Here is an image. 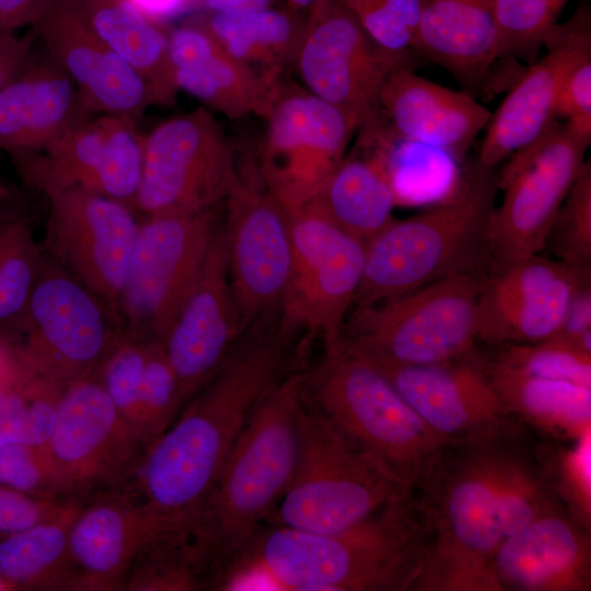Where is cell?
I'll return each mask as SVG.
<instances>
[{
    "label": "cell",
    "mask_w": 591,
    "mask_h": 591,
    "mask_svg": "<svg viewBox=\"0 0 591 591\" xmlns=\"http://www.w3.org/2000/svg\"><path fill=\"white\" fill-rule=\"evenodd\" d=\"M591 139L554 119L532 143L495 173L503 192L490 223L491 263L538 254L557 212L584 164Z\"/></svg>",
    "instance_id": "obj_15"
},
{
    "label": "cell",
    "mask_w": 591,
    "mask_h": 591,
    "mask_svg": "<svg viewBox=\"0 0 591 591\" xmlns=\"http://www.w3.org/2000/svg\"><path fill=\"white\" fill-rule=\"evenodd\" d=\"M489 380L509 415L538 437L575 440L591 433V386L528 375L484 356Z\"/></svg>",
    "instance_id": "obj_31"
},
{
    "label": "cell",
    "mask_w": 591,
    "mask_h": 591,
    "mask_svg": "<svg viewBox=\"0 0 591 591\" xmlns=\"http://www.w3.org/2000/svg\"><path fill=\"white\" fill-rule=\"evenodd\" d=\"M306 15L287 8L206 12L200 19L236 60L277 88L292 66Z\"/></svg>",
    "instance_id": "obj_34"
},
{
    "label": "cell",
    "mask_w": 591,
    "mask_h": 591,
    "mask_svg": "<svg viewBox=\"0 0 591 591\" xmlns=\"http://www.w3.org/2000/svg\"><path fill=\"white\" fill-rule=\"evenodd\" d=\"M32 30L94 113L138 120L155 105L148 83L95 33L79 0H53Z\"/></svg>",
    "instance_id": "obj_23"
},
{
    "label": "cell",
    "mask_w": 591,
    "mask_h": 591,
    "mask_svg": "<svg viewBox=\"0 0 591 591\" xmlns=\"http://www.w3.org/2000/svg\"><path fill=\"white\" fill-rule=\"evenodd\" d=\"M169 50L178 90L229 119L263 116L277 88L232 57L200 16L169 32Z\"/></svg>",
    "instance_id": "obj_29"
},
{
    "label": "cell",
    "mask_w": 591,
    "mask_h": 591,
    "mask_svg": "<svg viewBox=\"0 0 591 591\" xmlns=\"http://www.w3.org/2000/svg\"><path fill=\"white\" fill-rule=\"evenodd\" d=\"M149 340L123 329L95 375L118 413L139 434L140 394Z\"/></svg>",
    "instance_id": "obj_45"
},
{
    "label": "cell",
    "mask_w": 591,
    "mask_h": 591,
    "mask_svg": "<svg viewBox=\"0 0 591 591\" xmlns=\"http://www.w3.org/2000/svg\"><path fill=\"white\" fill-rule=\"evenodd\" d=\"M225 204L229 278L241 334L280 311L291 269V235L286 208L259 172H240Z\"/></svg>",
    "instance_id": "obj_17"
},
{
    "label": "cell",
    "mask_w": 591,
    "mask_h": 591,
    "mask_svg": "<svg viewBox=\"0 0 591 591\" xmlns=\"http://www.w3.org/2000/svg\"><path fill=\"white\" fill-rule=\"evenodd\" d=\"M568 0H493L501 57H532Z\"/></svg>",
    "instance_id": "obj_44"
},
{
    "label": "cell",
    "mask_w": 591,
    "mask_h": 591,
    "mask_svg": "<svg viewBox=\"0 0 591 591\" xmlns=\"http://www.w3.org/2000/svg\"><path fill=\"white\" fill-rule=\"evenodd\" d=\"M591 269L538 254L490 265L478 296V341L498 347L554 336Z\"/></svg>",
    "instance_id": "obj_20"
},
{
    "label": "cell",
    "mask_w": 591,
    "mask_h": 591,
    "mask_svg": "<svg viewBox=\"0 0 591 591\" xmlns=\"http://www.w3.org/2000/svg\"><path fill=\"white\" fill-rule=\"evenodd\" d=\"M545 247L556 259L591 269V164L584 162L548 232Z\"/></svg>",
    "instance_id": "obj_43"
},
{
    "label": "cell",
    "mask_w": 591,
    "mask_h": 591,
    "mask_svg": "<svg viewBox=\"0 0 591 591\" xmlns=\"http://www.w3.org/2000/svg\"><path fill=\"white\" fill-rule=\"evenodd\" d=\"M494 576L498 591H590L591 531L547 512L502 538Z\"/></svg>",
    "instance_id": "obj_26"
},
{
    "label": "cell",
    "mask_w": 591,
    "mask_h": 591,
    "mask_svg": "<svg viewBox=\"0 0 591 591\" xmlns=\"http://www.w3.org/2000/svg\"><path fill=\"white\" fill-rule=\"evenodd\" d=\"M515 432V431H514ZM507 433L444 445L415 491L427 543L413 591H498L494 559L502 541L496 476Z\"/></svg>",
    "instance_id": "obj_3"
},
{
    "label": "cell",
    "mask_w": 591,
    "mask_h": 591,
    "mask_svg": "<svg viewBox=\"0 0 591 591\" xmlns=\"http://www.w3.org/2000/svg\"><path fill=\"white\" fill-rule=\"evenodd\" d=\"M317 201L339 228L367 243L393 220L397 198L383 158L359 136Z\"/></svg>",
    "instance_id": "obj_32"
},
{
    "label": "cell",
    "mask_w": 591,
    "mask_h": 591,
    "mask_svg": "<svg viewBox=\"0 0 591 591\" xmlns=\"http://www.w3.org/2000/svg\"><path fill=\"white\" fill-rule=\"evenodd\" d=\"M36 217L0 222V326L22 315L40 267L44 246L35 237Z\"/></svg>",
    "instance_id": "obj_40"
},
{
    "label": "cell",
    "mask_w": 591,
    "mask_h": 591,
    "mask_svg": "<svg viewBox=\"0 0 591 591\" xmlns=\"http://www.w3.org/2000/svg\"><path fill=\"white\" fill-rule=\"evenodd\" d=\"M555 118L579 136L591 139V55L579 60L566 74L557 96Z\"/></svg>",
    "instance_id": "obj_48"
},
{
    "label": "cell",
    "mask_w": 591,
    "mask_h": 591,
    "mask_svg": "<svg viewBox=\"0 0 591 591\" xmlns=\"http://www.w3.org/2000/svg\"><path fill=\"white\" fill-rule=\"evenodd\" d=\"M494 169L476 160L448 197L403 220L393 219L366 243L355 305H370L433 281L478 273L491 263Z\"/></svg>",
    "instance_id": "obj_4"
},
{
    "label": "cell",
    "mask_w": 591,
    "mask_h": 591,
    "mask_svg": "<svg viewBox=\"0 0 591 591\" xmlns=\"http://www.w3.org/2000/svg\"><path fill=\"white\" fill-rule=\"evenodd\" d=\"M37 213L33 193L8 182L0 185V222Z\"/></svg>",
    "instance_id": "obj_52"
},
{
    "label": "cell",
    "mask_w": 591,
    "mask_h": 591,
    "mask_svg": "<svg viewBox=\"0 0 591 591\" xmlns=\"http://www.w3.org/2000/svg\"><path fill=\"white\" fill-rule=\"evenodd\" d=\"M144 448L95 376L66 384L44 447L59 498L86 502L119 491Z\"/></svg>",
    "instance_id": "obj_11"
},
{
    "label": "cell",
    "mask_w": 591,
    "mask_h": 591,
    "mask_svg": "<svg viewBox=\"0 0 591 591\" xmlns=\"http://www.w3.org/2000/svg\"><path fill=\"white\" fill-rule=\"evenodd\" d=\"M66 384L28 370L0 406V447L20 443L44 449Z\"/></svg>",
    "instance_id": "obj_39"
},
{
    "label": "cell",
    "mask_w": 591,
    "mask_h": 591,
    "mask_svg": "<svg viewBox=\"0 0 591 591\" xmlns=\"http://www.w3.org/2000/svg\"><path fill=\"white\" fill-rule=\"evenodd\" d=\"M298 431L294 475L268 524L322 533L340 531L413 493L321 414L305 394Z\"/></svg>",
    "instance_id": "obj_7"
},
{
    "label": "cell",
    "mask_w": 591,
    "mask_h": 591,
    "mask_svg": "<svg viewBox=\"0 0 591 591\" xmlns=\"http://www.w3.org/2000/svg\"><path fill=\"white\" fill-rule=\"evenodd\" d=\"M12 348L32 371L65 383L95 376L121 333L118 317L45 251Z\"/></svg>",
    "instance_id": "obj_9"
},
{
    "label": "cell",
    "mask_w": 591,
    "mask_h": 591,
    "mask_svg": "<svg viewBox=\"0 0 591 591\" xmlns=\"http://www.w3.org/2000/svg\"><path fill=\"white\" fill-rule=\"evenodd\" d=\"M523 429L506 439L498 462L496 494L502 538L547 512L564 509L542 477L532 444L517 441Z\"/></svg>",
    "instance_id": "obj_37"
},
{
    "label": "cell",
    "mask_w": 591,
    "mask_h": 591,
    "mask_svg": "<svg viewBox=\"0 0 591 591\" xmlns=\"http://www.w3.org/2000/svg\"><path fill=\"white\" fill-rule=\"evenodd\" d=\"M372 366L443 445L483 441L523 428L507 412L477 349L441 363Z\"/></svg>",
    "instance_id": "obj_21"
},
{
    "label": "cell",
    "mask_w": 591,
    "mask_h": 591,
    "mask_svg": "<svg viewBox=\"0 0 591 591\" xmlns=\"http://www.w3.org/2000/svg\"><path fill=\"white\" fill-rule=\"evenodd\" d=\"M44 197L48 202L44 251L119 320L139 225L136 212L119 201L79 189Z\"/></svg>",
    "instance_id": "obj_19"
},
{
    "label": "cell",
    "mask_w": 591,
    "mask_h": 591,
    "mask_svg": "<svg viewBox=\"0 0 591 591\" xmlns=\"http://www.w3.org/2000/svg\"><path fill=\"white\" fill-rule=\"evenodd\" d=\"M3 183H5V181L3 179V177L0 174V185H2Z\"/></svg>",
    "instance_id": "obj_56"
},
{
    "label": "cell",
    "mask_w": 591,
    "mask_h": 591,
    "mask_svg": "<svg viewBox=\"0 0 591 591\" xmlns=\"http://www.w3.org/2000/svg\"><path fill=\"white\" fill-rule=\"evenodd\" d=\"M35 39L33 30L24 36L15 33L0 36V91L27 61Z\"/></svg>",
    "instance_id": "obj_50"
},
{
    "label": "cell",
    "mask_w": 591,
    "mask_h": 591,
    "mask_svg": "<svg viewBox=\"0 0 591 591\" xmlns=\"http://www.w3.org/2000/svg\"><path fill=\"white\" fill-rule=\"evenodd\" d=\"M308 401L407 490L417 491L444 448L370 362L340 343L304 372Z\"/></svg>",
    "instance_id": "obj_6"
},
{
    "label": "cell",
    "mask_w": 591,
    "mask_h": 591,
    "mask_svg": "<svg viewBox=\"0 0 591 591\" xmlns=\"http://www.w3.org/2000/svg\"><path fill=\"white\" fill-rule=\"evenodd\" d=\"M532 451L554 498L591 531V433L575 440L538 437Z\"/></svg>",
    "instance_id": "obj_38"
},
{
    "label": "cell",
    "mask_w": 591,
    "mask_h": 591,
    "mask_svg": "<svg viewBox=\"0 0 591 591\" xmlns=\"http://www.w3.org/2000/svg\"><path fill=\"white\" fill-rule=\"evenodd\" d=\"M218 558L196 521L172 526L148 542L137 554L119 590H211Z\"/></svg>",
    "instance_id": "obj_35"
},
{
    "label": "cell",
    "mask_w": 591,
    "mask_h": 591,
    "mask_svg": "<svg viewBox=\"0 0 591 591\" xmlns=\"http://www.w3.org/2000/svg\"><path fill=\"white\" fill-rule=\"evenodd\" d=\"M137 121L95 114L44 150L10 157L23 187L33 194L79 189L134 210L144 142Z\"/></svg>",
    "instance_id": "obj_16"
},
{
    "label": "cell",
    "mask_w": 591,
    "mask_h": 591,
    "mask_svg": "<svg viewBox=\"0 0 591 591\" xmlns=\"http://www.w3.org/2000/svg\"><path fill=\"white\" fill-rule=\"evenodd\" d=\"M276 0H200L206 12H240L274 7Z\"/></svg>",
    "instance_id": "obj_53"
},
{
    "label": "cell",
    "mask_w": 591,
    "mask_h": 591,
    "mask_svg": "<svg viewBox=\"0 0 591 591\" xmlns=\"http://www.w3.org/2000/svg\"><path fill=\"white\" fill-rule=\"evenodd\" d=\"M95 33L150 86L155 104L171 105L179 91L169 32L129 0H79Z\"/></svg>",
    "instance_id": "obj_33"
},
{
    "label": "cell",
    "mask_w": 591,
    "mask_h": 591,
    "mask_svg": "<svg viewBox=\"0 0 591 591\" xmlns=\"http://www.w3.org/2000/svg\"><path fill=\"white\" fill-rule=\"evenodd\" d=\"M234 150L211 111L170 117L144 135L136 215L196 212L221 205L236 181Z\"/></svg>",
    "instance_id": "obj_12"
},
{
    "label": "cell",
    "mask_w": 591,
    "mask_h": 591,
    "mask_svg": "<svg viewBox=\"0 0 591 591\" xmlns=\"http://www.w3.org/2000/svg\"><path fill=\"white\" fill-rule=\"evenodd\" d=\"M0 484L48 499L59 498L44 449L12 443L0 447Z\"/></svg>",
    "instance_id": "obj_47"
},
{
    "label": "cell",
    "mask_w": 591,
    "mask_h": 591,
    "mask_svg": "<svg viewBox=\"0 0 591 591\" xmlns=\"http://www.w3.org/2000/svg\"><path fill=\"white\" fill-rule=\"evenodd\" d=\"M373 44L399 65L408 66L422 0H339Z\"/></svg>",
    "instance_id": "obj_42"
},
{
    "label": "cell",
    "mask_w": 591,
    "mask_h": 591,
    "mask_svg": "<svg viewBox=\"0 0 591 591\" xmlns=\"http://www.w3.org/2000/svg\"><path fill=\"white\" fill-rule=\"evenodd\" d=\"M296 333L280 311L243 332L171 426L144 448L128 483L137 503L170 518L197 517L259 404L296 370Z\"/></svg>",
    "instance_id": "obj_1"
},
{
    "label": "cell",
    "mask_w": 591,
    "mask_h": 591,
    "mask_svg": "<svg viewBox=\"0 0 591 591\" xmlns=\"http://www.w3.org/2000/svg\"><path fill=\"white\" fill-rule=\"evenodd\" d=\"M4 587V581L0 578V590L3 589Z\"/></svg>",
    "instance_id": "obj_55"
},
{
    "label": "cell",
    "mask_w": 591,
    "mask_h": 591,
    "mask_svg": "<svg viewBox=\"0 0 591 591\" xmlns=\"http://www.w3.org/2000/svg\"><path fill=\"white\" fill-rule=\"evenodd\" d=\"M95 114L45 48L34 47L0 91V151H42Z\"/></svg>",
    "instance_id": "obj_27"
},
{
    "label": "cell",
    "mask_w": 591,
    "mask_h": 591,
    "mask_svg": "<svg viewBox=\"0 0 591 591\" xmlns=\"http://www.w3.org/2000/svg\"><path fill=\"white\" fill-rule=\"evenodd\" d=\"M286 208V207H285ZM291 269L281 302L282 322L337 345L361 283L366 243L339 228L317 200L286 208Z\"/></svg>",
    "instance_id": "obj_13"
},
{
    "label": "cell",
    "mask_w": 591,
    "mask_h": 591,
    "mask_svg": "<svg viewBox=\"0 0 591 591\" xmlns=\"http://www.w3.org/2000/svg\"><path fill=\"white\" fill-rule=\"evenodd\" d=\"M488 359L533 376L566 380L591 386V351L558 335L530 344L496 347Z\"/></svg>",
    "instance_id": "obj_41"
},
{
    "label": "cell",
    "mask_w": 591,
    "mask_h": 591,
    "mask_svg": "<svg viewBox=\"0 0 591 591\" xmlns=\"http://www.w3.org/2000/svg\"><path fill=\"white\" fill-rule=\"evenodd\" d=\"M482 275H453L381 302L355 306L339 343L372 364L425 366L473 352Z\"/></svg>",
    "instance_id": "obj_8"
},
{
    "label": "cell",
    "mask_w": 591,
    "mask_h": 591,
    "mask_svg": "<svg viewBox=\"0 0 591 591\" xmlns=\"http://www.w3.org/2000/svg\"><path fill=\"white\" fill-rule=\"evenodd\" d=\"M241 335L229 278L224 222L220 220L199 277L163 340L184 406L217 371Z\"/></svg>",
    "instance_id": "obj_24"
},
{
    "label": "cell",
    "mask_w": 591,
    "mask_h": 591,
    "mask_svg": "<svg viewBox=\"0 0 591 591\" xmlns=\"http://www.w3.org/2000/svg\"><path fill=\"white\" fill-rule=\"evenodd\" d=\"M71 501L43 498L0 484V532L14 533L53 519Z\"/></svg>",
    "instance_id": "obj_49"
},
{
    "label": "cell",
    "mask_w": 591,
    "mask_h": 591,
    "mask_svg": "<svg viewBox=\"0 0 591 591\" xmlns=\"http://www.w3.org/2000/svg\"><path fill=\"white\" fill-rule=\"evenodd\" d=\"M415 53L478 85L501 58L493 0H422Z\"/></svg>",
    "instance_id": "obj_30"
},
{
    "label": "cell",
    "mask_w": 591,
    "mask_h": 591,
    "mask_svg": "<svg viewBox=\"0 0 591 591\" xmlns=\"http://www.w3.org/2000/svg\"><path fill=\"white\" fill-rule=\"evenodd\" d=\"M83 503L73 500L55 518L10 533L0 542L4 583L65 590L69 531Z\"/></svg>",
    "instance_id": "obj_36"
},
{
    "label": "cell",
    "mask_w": 591,
    "mask_h": 591,
    "mask_svg": "<svg viewBox=\"0 0 591 591\" xmlns=\"http://www.w3.org/2000/svg\"><path fill=\"white\" fill-rule=\"evenodd\" d=\"M53 0H0V36L33 26Z\"/></svg>",
    "instance_id": "obj_51"
},
{
    "label": "cell",
    "mask_w": 591,
    "mask_h": 591,
    "mask_svg": "<svg viewBox=\"0 0 591 591\" xmlns=\"http://www.w3.org/2000/svg\"><path fill=\"white\" fill-rule=\"evenodd\" d=\"M219 206L139 219L118 310L126 332L163 343L199 277Z\"/></svg>",
    "instance_id": "obj_10"
},
{
    "label": "cell",
    "mask_w": 591,
    "mask_h": 591,
    "mask_svg": "<svg viewBox=\"0 0 591 591\" xmlns=\"http://www.w3.org/2000/svg\"><path fill=\"white\" fill-rule=\"evenodd\" d=\"M320 0H286V8L292 12L306 15Z\"/></svg>",
    "instance_id": "obj_54"
},
{
    "label": "cell",
    "mask_w": 591,
    "mask_h": 591,
    "mask_svg": "<svg viewBox=\"0 0 591 591\" xmlns=\"http://www.w3.org/2000/svg\"><path fill=\"white\" fill-rule=\"evenodd\" d=\"M401 66L373 44L339 0H320L306 14L291 68L300 85L360 128L378 114L384 80Z\"/></svg>",
    "instance_id": "obj_18"
},
{
    "label": "cell",
    "mask_w": 591,
    "mask_h": 591,
    "mask_svg": "<svg viewBox=\"0 0 591 591\" xmlns=\"http://www.w3.org/2000/svg\"><path fill=\"white\" fill-rule=\"evenodd\" d=\"M303 395L304 372L297 370L268 393L235 441L197 515V526L219 568L267 523L291 484Z\"/></svg>",
    "instance_id": "obj_5"
},
{
    "label": "cell",
    "mask_w": 591,
    "mask_h": 591,
    "mask_svg": "<svg viewBox=\"0 0 591 591\" xmlns=\"http://www.w3.org/2000/svg\"><path fill=\"white\" fill-rule=\"evenodd\" d=\"M259 175L286 208L317 200L359 126L336 106L285 79L265 114Z\"/></svg>",
    "instance_id": "obj_14"
},
{
    "label": "cell",
    "mask_w": 591,
    "mask_h": 591,
    "mask_svg": "<svg viewBox=\"0 0 591 591\" xmlns=\"http://www.w3.org/2000/svg\"><path fill=\"white\" fill-rule=\"evenodd\" d=\"M379 113L401 138L462 158L487 127L491 113L467 91H454L417 76L410 66L390 71Z\"/></svg>",
    "instance_id": "obj_28"
},
{
    "label": "cell",
    "mask_w": 591,
    "mask_h": 591,
    "mask_svg": "<svg viewBox=\"0 0 591 591\" xmlns=\"http://www.w3.org/2000/svg\"><path fill=\"white\" fill-rule=\"evenodd\" d=\"M427 530L415 493L335 532L264 524L219 568L217 591H406L425 556Z\"/></svg>",
    "instance_id": "obj_2"
},
{
    "label": "cell",
    "mask_w": 591,
    "mask_h": 591,
    "mask_svg": "<svg viewBox=\"0 0 591 591\" xmlns=\"http://www.w3.org/2000/svg\"><path fill=\"white\" fill-rule=\"evenodd\" d=\"M183 407L179 382L163 343L150 339L140 394V434L146 447L171 426Z\"/></svg>",
    "instance_id": "obj_46"
},
{
    "label": "cell",
    "mask_w": 591,
    "mask_h": 591,
    "mask_svg": "<svg viewBox=\"0 0 591 591\" xmlns=\"http://www.w3.org/2000/svg\"><path fill=\"white\" fill-rule=\"evenodd\" d=\"M185 522L189 521L143 509L117 493L84 502L69 531L65 590H119L141 548Z\"/></svg>",
    "instance_id": "obj_25"
},
{
    "label": "cell",
    "mask_w": 591,
    "mask_h": 591,
    "mask_svg": "<svg viewBox=\"0 0 591 591\" xmlns=\"http://www.w3.org/2000/svg\"><path fill=\"white\" fill-rule=\"evenodd\" d=\"M543 57L530 66L491 114L476 161L495 169L536 140L555 118L568 71L591 55V10L583 5L545 35Z\"/></svg>",
    "instance_id": "obj_22"
}]
</instances>
